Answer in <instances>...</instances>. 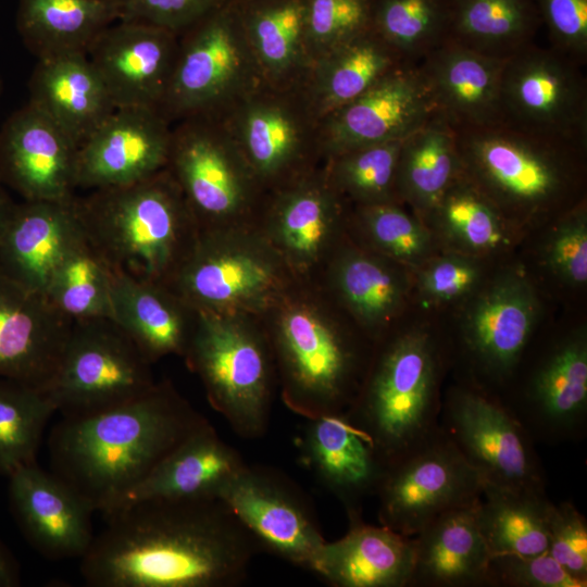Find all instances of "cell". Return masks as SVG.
Masks as SVG:
<instances>
[{"label":"cell","instance_id":"8fae6325","mask_svg":"<svg viewBox=\"0 0 587 587\" xmlns=\"http://www.w3.org/2000/svg\"><path fill=\"white\" fill-rule=\"evenodd\" d=\"M217 120L265 193L322 163L321 120L302 87L276 88L262 83Z\"/></svg>","mask_w":587,"mask_h":587},{"label":"cell","instance_id":"5b68a950","mask_svg":"<svg viewBox=\"0 0 587 587\" xmlns=\"http://www.w3.org/2000/svg\"><path fill=\"white\" fill-rule=\"evenodd\" d=\"M455 129V128H454ZM463 174L507 220H526L580 202L587 146L503 120L455 129Z\"/></svg>","mask_w":587,"mask_h":587},{"label":"cell","instance_id":"83f0119b","mask_svg":"<svg viewBox=\"0 0 587 587\" xmlns=\"http://www.w3.org/2000/svg\"><path fill=\"white\" fill-rule=\"evenodd\" d=\"M505 60L446 41L417 65L437 113L459 129L504 120L501 80Z\"/></svg>","mask_w":587,"mask_h":587},{"label":"cell","instance_id":"d6986e66","mask_svg":"<svg viewBox=\"0 0 587 587\" xmlns=\"http://www.w3.org/2000/svg\"><path fill=\"white\" fill-rule=\"evenodd\" d=\"M539 311L532 284L520 273L494 279L473 301L461 344L477 375L496 386L509 383L525 353Z\"/></svg>","mask_w":587,"mask_h":587},{"label":"cell","instance_id":"b9f144b4","mask_svg":"<svg viewBox=\"0 0 587 587\" xmlns=\"http://www.w3.org/2000/svg\"><path fill=\"white\" fill-rule=\"evenodd\" d=\"M426 218L451 243L471 253L496 251L509 241L508 220L463 171Z\"/></svg>","mask_w":587,"mask_h":587},{"label":"cell","instance_id":"ac0fdd59","mask_svg":"<svg viewBox=\"0 0 587 587\" xmlns=\"http://www.w3.org/2000/svg\"><path fill=\"white\" fill-rule=\"evenodd\" d=\"M436 113L419 65H403L321 118L322 159L360 147L402 140Z\"/></svg>","mask_w":587,"mask_h":587},{"label":"cell","instance_id":"4fadbf2b","mask_svg":"<svg viewBox=\"0 0 587 587\" xmlns=\"http://www.w3.org/2000/svg\"><path fill=\"white\" fill-rule=\"evenodd\" d=\"M439 425L485 484L546 494L536 442L497 395L453 387L441 401Z\"/></svg>","mask_w":587,"mask_h":587},{"label":"cell","instance_id":"7bdbcfd3","mask_svg":"<svg viewBox=\"0 0 587 587\" xmlns=\"http://www.w3.org/2000/svg\"><path fill=\"white\" fill-rule=\"evenodd\" d=\"M370 27L410 64L447 40L450 0H369Z\"/></svg>","mask_w":587,"mask_h":587},{"label":"cell","instance_id":"74e56055","mask_svg":"<svg viewBox=\"0 0 587 587\" xmlns=\"http://www.w3.org/2000/svg\"><path fill=\"white\" fill-rule=\"evenodd\" d=\"M462 174L455 129L436 113L405 137L400 147L397 190L400 202L427 217Z\"/></svg>","mask_w":587,"mask_h":587},{"label":"cell","instance_id":"60d3db41","mask_svg":"<svg viewBox=\"0 0 587 587\" xmlns=\"http://www.w3.org/2000/svg\"><path fill=\"white\" fill-rule=\"evenodd\" d=\"M114 276L113 268L84 234L58 266L45 297L72 322L111 319Z\"/></svg>","mask_w":587,"mask_h":587},{"label":"cell","instance_id":"6f0895ef","mask_svg":"<svg viewBox=\"0 0 587 587\" xmlns=\"http://www.w3.org/2000/svg\"><path fill=\"white\" fill-rule=\"evenodd\" d=\"M1 90H2V83L0 80V95H1Z\"/></svg>","mask_w":587,"mask_h":587},{"label":"cell","instance_id":"cb8c5ba5","mask_svg":"<svg viewBox=\"0 0 587 587\" xmlns=\"http://www.w3.org/2000/svg\"><path fill=\"white\" fill-rule=\"evenodd\" d=\"M8 478L10 508L29 545L47 559H80L95 537L89 503L37 462Z\"/></svg>","mask_w":587,"mask_h":587},{"label":"cell","instance_id":"ffe728a7","mask_svg":"<svg viewBox=\"0 0 587 587\" xmlns=\"http://www.w3.org/2000/svg\"><path fill=\"white\" fill-rule=\"evenodd\" d=\"M535 442L584 438L587 429V337L583 329L554 344L528 375L517 400L504 403Z\"/></svg>","mask_w":587,"mask_h":587},{"label":"cell","instance_id":"c3c4849f","mask_svg":"<svg viewBox=\"0 0 587 587\" xmlns=\"http://www.w3.org/2000/svg\"><path fill=\"white\" fill-rule=\"evenodd\" d=\"M545 258L549 268L571 286L587 282V208L585 200L564 211L549 237Z\"/></svg>","mask_w":587,"mask_h":587},{"label":"cell","instance_id":"ee69618b","mask_svg":"<svg viewBox=\"0 0 587 587\" xmlns=\"http://www.w3.org/2000/svg\"><path fill=\"white\" fill-rule=\"evenodd\" d=\"M402 140L360 147L323 159L327 180L353 205L400 203L397 168Z\"/></svg>","mask_w":587,"mask_h":587},{"label":"cell","instance_id":"30bf717a","mask_svg":"<svg viewBox=\"0 0 587 587\" xmlns=\"http://www.w3.org/2000/svg\"><path fill=\"white\" fill-rule=\"evenodd\" d=\"M166 168L200 229L254 222L265 192L217 118L174 123Z\"/></svg>","mask_w":587,"mask_h":587},{"label":"cell","instance_id":"8992f818","mask_svg":"<svg viewBox=\"0 0 587 587\" xmlns=\"http://www.w3.org/2000/svg\"><path fill=\"white\" fill-rule=\"evenodd\" d=\"M440 358L424 329L397 334L371 357L346 412L387 466L439 426Z\"/></svg>","mask_w":587,"mask_h":587},{"label":"cell","instance_id":"3957f363","mask_svg":"<svg viewBox=\"0 0 587 587\" xmlns=\"http://www.w3.org/2000/svg\"><path fill=\"white\" fill-rule=\"evenodd\" d=\"M259 319L283 403L304 419L346 413L371 358L338 321L321 283L297 282Z\"/></svg>","mask_w":587,"mask_h":587},{"label":"cell","instance_id":"6da1fadb","mask_svg":"<svg viewBox=\"0 0 587 587\" xmlns=\"http://www.w3.org/2000/svg\"><path fill=\"white\" fill-rule=\"evenodd\" d=\"M103 515L80 558L90 587H236L260 551L217 498L147 500Z\"/></svg>","mask_w":587,"mask_h":587},{"label":"cell","instance_id":"9f6ffc18","mask_svg":"<svg viewBox=\"0 0 587 587\" xmlns=\"http://www.w3.org/2000/svg\"><path fill=\"white\" fill-rule=\"evenodd\" d=\"M16 202L8 193L5 186L0 180V237L12 214Z\"/></svg>","mask_w":587,"mask_h":587},{"label":"cell","instance_id":"f6af8a7d","mask_svg":"<svg viewBox=\"0 0 587 587\" xmlns=\"http://www.w3.org/2000/svg\"><path fill=\"white\" fill-rule=\"evenodd\" d=\"M55 407L38 388L0 378V474L9 477L36 462L42 434Z\"/></svg>","mask_w":587,"mask_h":587},{"label":"cell","instance_id":"9a60e30c","mask_svg":"<svg viewBox=\"0 0 587 587\" xmlns=\"http://www.w3.org/2000/svg\"><path fill=\"white\" fill-rule=\"evenodd\" d=\"M216 498L235 514L260 550L312 572L326 539L310 501L286 474L246 463Z\"/></svg>","mask_w":587,"mask_h":587},{"label":"cell","instance_id":"e575fe53","mask_svg":"<svg viewBox=\"0 0 587 587\" xmlns=\"http://www.w3.org/2000/svg\"><path fill=\"white\" fill-rule=\"evenodd\" d=\"M395 264L376 252L338 246L323 270L327 292L367 332L384 329L407 295L405 278Z\"/></svg>","mask_w":587,"mask_h":587},{"label":"cell","instance_id":"d590c367","mask_svg":"<svg viewBox=\"0 0 587 587\" xmlns=\"http://www.w3.org/2000/svg\"><path fill=\"white\" fill-rule=\"evenodd\" d=\"M408 64L370 27L316 59L302 90L321 120Z\"/></svg>","mask_w":587,"mask_h":587},{"label":"cell","instance_id":"4dcf8cb0","mask_svg":"<svg viewBox=\"0 0 587 587\" xmlns=\"http://www.w3.org/2000/svg\"><path fill=\"white\" fill-rule=\"evenodd\" d=\"M29 101L78 147L116 109L87 54L38 60Z\"/></svg>","mask_w":587,"mask_h":587},{"label":"cell","instance_id":"ba28073f","mask_svg":"<svg viewBox=\"0 0 587 587\" xmlns=\"http://www.w3.org/2000/svg\"><path fill=\"white\" fill-rule=\"evenodd\" d=\"M297 282L253 222L199 229L166 286L196 312L261 317Z\"/></svg>","mask_w":587,"mask_h":587},{"label":"cell","instance_id":"836d02e7","mask_svg":"<svg viewBox=\"0 0 587 587\" xmlns=\"http://www.w3.org/2000/svg\"><path fill=\"white\" fill-rule=\"evenodd\" d=\"M236 4L263 82L301 88L313 64L305 0H236Z\"/></svg>","mask_w":587,"mask_h":587},{"label":"cell","instance_id":"11a10c76","mask_svg":"<svg viewBox=\"0 0 587 587\" xmlns=\"http://www.w3.org/2000/svg\"><path fill=\"white\" fill-rule=\"evenodd\" d=\"M20 584L18 563L11 551L0 541V587H16Z\"/></svg>","mask_w":587,"mask_h":587},{"label":"cell","instance_id":"4316f807","mask_svg":"<svg viewBox=\"0 0 587 587\" xmlns=\"http://www.w3.org/2000/svg\"><path fill=\"white\" fill-rule=\"evenodd\" d=\"M75 198L16 203L0 237V268L43 297L58 266L84 235Z\"/></svg>","mask_w":587,"mask_h":587},{"label":"cell","instance_id":"bcb514c9","mask_svg":"<svg viewBox=\"0 0 587 587\" xmlns=\"http://www.w3.org/2000/svg\"><path fill=\"white\" fill-rule=\"evenodd\" d=\"M353 215L374 252L397 264H420L430 252L427 228L400 203L354 205Z\"/></svg>","mask_w":587,"mask_h":587},{"label":"cell","instance_id":"d4e9b609","mask_svg":"<svg viewBox=\"0 0 587 587\" xmlns=\"http://www.w3.org/2000/svg\"><path fill=\"white\" fill-rule=\"evenodd\" d=\"M295 439L299 461L345 508L362 516L363 501L375 496L387 464L346 413L305 419Z\"/></svg>","mask_w":587,"mask_h":587},{"label":"cell","instance_id":"7a4b0ae2","mask_svg":"<svg viewBox=\"0 0 587 587\" xmlns=\"http://www.w3.org/2000/svg\"><path fill=\"white\" fill-rule=\"evenodd\" d=\"M208 420L170 382L108 409L62 416L49 436L51 472L105 514Z\"/></svg>","mask_w":587,"mask_h":587},{"label":"cell","instance_id":"f1b7e54d","mask_svg":"<svg viewBox=\"0 0 587 587\" xmlns=\"http://www.w3.org/2000/svg\"><path fill=\"white\" fill-rule=\"evenodd\" d=\"M348 521L342 537L325 541L312 573L334 587H409L413 538L362 516Z\"/></svg>","mask_w":587,"mask_h":587},{"label":"cell","instance_id":"e0dca14e","mask_svg":"<svg viewBox=\"0 0 587 587\" xmlns=\"http://www.w3.org/2000/svg\"><path fill=\"white\" fill-rule=\"evenodd\" d=\"M501 101L504 120L587 146V79L552 47L532 43L505 60Z\"/></svg>","mask_w":587,"mask_h":587},{"label":"cell","instance_id":"db71d44e","mask_svg":"<svg viewBox=\"0 0 587 587\" xmlns=\"http://www.w3.org/2000/svg\"><path fill=\"white\" fill-rule=\"evenodd\" d=\"M482 277L479 266L461 254L432 260L419 275L423 298L433 303L458 300L475 289Z\"/></svg>","mask_w":587,"mask_h":587},{"label":"cell","instance_id":"f546056e","mask_svg":"<svg viewBox=\"0 0 587 587\" xmlns=\"http://www.w3.org/2000/svg\"><path fill=\"white\" fill-rule=\"evenodd\" d=\"M477 502L442 513L412 537L409 587H489L491 555L479 530Z\"/></svg>","mask_w":587,"mask_h":587},{"label":"cell","instance_id":"f907efd6","mask_svg":"<svg viewBox=\"0 0 587 587\" xmlns=\"http://www.w3.org/2000/svg\"><path fill=\"white\" fill-rule=\"evenodd\" d=\"M548 552L572 576L587 583V521L569 502H551L548 515Z\"/></svg>","mask_w":587,"mask_h":587},{"label":"cell","instance_id":"7dc6e473","mask_svg":"<svg viewBox=\"0 0 587 587\" xmlns=\"http://www.w3.org/2000/svg\"><path fill=\"white\" fill-rule=\"evenodd\" d=\"M307 39L316 59L370 28L369 0H305Z\"/></svg>","mask_w":587,"mask_h":587},{"label":"cell","instance_id":"7402d4cb","mask_svg":"<svg viewBox=\"0 0 587 587\" xmlns=\"http://www.w3.org/2000/svg\"><path fill=\"white\" fill-rule=\"evenodd\" d=\"M178 49V35L133 21L110 25L88 50L115 108L159 110Z\"/></svg>","mask_w":587,"mask_h":587},{"label":"cell","instance_id":"681fc988","mask_svg":"<svg viewBox=\"0 0 587 587\" xmlns=\"http://www.w3.org/2000/svg\"><path fill=\"white\" fill-rule=\"evenodd\" d=\"M489 587H586L546 551L534 555L490 558Z\"/></svg>","mask_w":587,"mask_h":587},{"label":"cell","instance_id":"277c9868","mask_svg":"<svg viewBox=\"0 0 587 587\" xmlns=\"http://www.w3.org/2000/svg\"><path fill=\"white\" fill-rule=\"evenodd\" d=\"M88 241L117 274L167 285L190 252L198 223L171 173L75 198Z\"/></svg>","mask_w":587,"mask_h":587},{"label":"cell","instance_id":"816d5d0a","mask_svg":"<svg viewBox=\"0 0 587 587\" xmlns=\"http://www.w3.org/2000/svg\"><path fill=\"white\" fill-rule=\"evenodd\" d=\"M553 49L583 66L587 62V0H535Z\"/></svg>","mask_w":587,"mask_h":587},{"label":"cell","instance_id":"52a82bcc","mask_svg":"<svg viewBox=\"0 0 587 587\" xmlns=\"http://www.w3.org/2000/svg\"><path fill=\"white\" fill-rule=\"evenodd\" d=\"M183 358L237 436L259 439L267 433L277 379L259 317L197 312Z\"/></svg>","mask_w":587,"mask_h":587},{"label":"cell","instance_id":"ab89813d","mask_svg":"<svg viewBox=\"0 0 587 587\" xmlns=\"http://www.w3.org/2000/svg\"><path fill=\"white\" fill-rule=\"evenodd\" d=\"M550 504L547 494L484 484L477 502V521L490 555H534L548 551Z\"/></svg>","mask_w":587,"mask_h":587},{"label":"cell","instance_id":"44dd1931","mask_svg":"<svg viewBox=\"0 0 587 587\" xmlns=\"http://www.w3.org/2000/svg\"><path fill=\"white\" fill-rule=\"evenodd\" d=\"M172 125L157 109L116 108L78 147L76 187L129 185L164 170Z\"/></svg>","mask_w":587,"mask_h":587},{"label":"cell","instance_id":"484cf974","mask_svg":"<svg viewBox=\"0 0 587 587\" xmlns=\"http://www.w3.org/2000/svg\"><path fill=\"white\" fill-rule=\"evenodd\" d=\"M72 323L0 268V378L45 391Z\"/></svg>","mask_w":587,"mask_h":587},{"label":"cell","instance_id":"9c48e42d","mask_svg":"<svg viewBox=\"0 0 587 587\" xmlns=\"http://www.w3.org/2000/svg\"><path fill=\"white\" fill-rule=\"evenodd\" d=\"M262 83L236 0H229L178 36L159 111L172 124L193 116L217 118Z\"/></svg>","mask_w":587,"mask_h":587},{"label":"cell","instance_id":"f35d334b","mask_svg":"<svg viewBox=\"0 0 587 587\" xmlns=\"http://www.w3.org/2000/svg\"><path fill=\"white\" fill-rule=\"evenodd\" d=\"M540 25L535 0H450L446 41L508 59L534 43Z\"/></svg>","mask_w":587,"mask_h":587},{"label":"cell","instance_id":"f5cc1de1","mask_svg":"<svg viewBox=\"0 0 587 587\" xmlns=\"http://www.w3.org/2000/svg\"><path fill=\"white\" fill-rule=\"evenodd\" d=\"M120 20L150 24L176 35L229 0H118Z\"/></svg>","mask_w":587,"mask_h":587},{"label":"cell","instance_id":"2e32d148","mask_svg":"<svg viewBox=\"0 0 587 587\" xmlns=\"http://www.w3.org/2000/svg\"><path fill=\"white\" fill-rule=\"evenodd\" d=\"M348 201L322 163L264 195L254 224L299 280H316L338 247Z\"/></svg>","mask_w":587,"mask_h":587},{"label":"cell","instance_id":"5bb4252c","mask_svg":"<svg viewBox=\"0 0 587 587\" xmlns=\"http://www.w3.org/2000/svg\"><path fill=\"white\" fill-rule=\"evenodd\" d=\"M484 484L439 425L387 466L375 495L379 524L414 537L442 513L478 500Z\"/></svg>","mask_w":587,"mask_h":587},{"label":"cell","instance_id":"7c38bea8","mask_svg":"<svg viewBox=\"0 0 587 587\" xmlns=\"http://www.w3.org/2000/svg\"><path fill=\"white\" fill-rule=\"evenodd\" d=\"M151 366L111 319L75 321L45 392L62 416L89 414L150 389Z\"/></svg>","mask_w":587,"mask_h":587},{"label":"cell","instance_id":"8d00e7d4","mask_svg":"<svg viewBox=\"0 0 587 587\" xmlns=\"http://www.w3.org/2000/svg\"><path fill=\"white\" fill-rule=\"evenodd\" d=\"M120 20L118 0H18L16 28L37 60L87 54Z\"/></svg>","mask_w":587,"mask_h":587},{"label":"cell","instance_id":"1f68e13d","mask_svg":"<svg viewBox=\"0 0 587 587\" xmlns=\"http://www.w3.org/2000/svg\"><path fill=\"white\" fill-rule=\"evenodd\" d=\"M111 302V320L152 364L184 357L197 312L168 286L115 273Z\"/></svg>","mask_w":587,"mask_h":587},{"label":"cell","instance_id":"603a6c76","mask_svg":"<svg viewBox=\"0 0 587 587\" xmlns=\"http://www.w3.org/2000/svg\"><path fill=\"white\" fill-rule=\"evenodd\" d=\"M78 146L27 103L0 130V180L26 201L72 199Z\"/></svg>","mask_w":587,"mask_h":587},{"label":"cell","instance_id":"d6a6232c","mask_svg":"<svg viewBox=\"0 0 587 587\" xmlns=\"http://www.w3.org/2000/svg\"><path fill=\"white\" fill-rule=\"evenodd\" d=\"M246 463L240 452L223 440L207 421L165 457L115 509L147 500L216 498L221 487Z\"/></svg>","mask_w":587,"mask_h":587}]
</instances>
